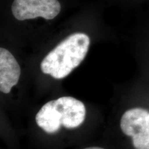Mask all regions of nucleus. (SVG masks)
<instances>
[{"mask_svg":"<svg viewBox=\"0 0 149 149\" xmlns=\"http://www.w3.org/2000/svg\"><path fill=\"white\" fill-rule=\"evenodd\" d=\"M84 149H104L101 147H97V146H93V147H88V148H86Z\"/></svg>","mask_w":149,"mask_h":149,"instance_id":"obj_6","label":"nucleus"},{"mask_svg":"<svg viewBox=\"0 0 149 149\" xmlns=\"http://www.w3.org/2000/svg\"><path fill=\"white\" fill-rule=\"evenodd\" d=\"M57 120L66 128H74L82 124L86 117L84 104L72 97H61L53 100Z\"/></svg>","mask_w":149,"mask_h":149,"instance_id":"obj_4","label":"nucleus"},{"mask_svg":"<svg viewBox=\"0 0 149 149\" xmlns=\"http://www.w3.org/2000/svg\"><path fill=\"white\" fill-rule=\"evenodd\" d=\"M124 135L132 137L135 149H149V111L142 108L126 111L120 120Z\"/></svg>","mask_w":149,"mask_h":149,"instance_id":"obj_2","label":"nucleus"},{"mask_svg":"<svg viewBox=\"0 0 149 149\" xmlns=\"http://www.w3.org/2000/svg\"><path fill=\"white\" fill-rule=\"evenodd\" d=\"M90 43V38L85 33L69 35L44 57L41 70L55 79L66 77L84 59Z\"/></svg>","mask_w":149,"mask_h":149,"instance_id":"obj_1","label":"nucleus"},{"mask_svg":"<svg viewBox=\"0 0 149 149\" xmlns=\"http://www.w3.org/2000/svg\"><path fill=\"white\" fill-rule=\"evenodd\" d=\"M60 10L58 0H14L12 5L13 15L20 21L38 17L53 19Z\"/></svg>","mask_w":149,"mask_h":149,"instance_id":"obj_3","label":"nucleus"},{"mask_svg":"<svg viewBox=\"0 0 149 149\" xmlns=\"http://www.w3.org/2000/svg\"><path fill=\"white\" fill-rule=\"evenodd\" d=\"M21 69L14 56L3 48H0V91L8 94L18 83Z\"/></svg>","mask_w":149,"mask_h":149,"instance_id":"obj_5","label":"nucleus"}]
</instances>
